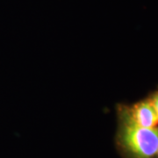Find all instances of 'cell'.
<instances>
[{
	"label": "cell",
	"mask_w": 158,
	"mask_h": 158,
	"mask_svg": "<svg viewBox=\"0 0 158 158\" xmlns=\"http://www.w3.org/2000/svg\"><path fill=\"white\" fill-rule=\"evenodd\" d=\"M119 132L121 147L131 158H153L158 151V129L142 127L132 121L127 114Z\"/></svg>",
	"instance_id": "cell-1"
},
{
	"label": "cell",
	"mask_w": 158,
	"mask_h": 158,
	"mask_svg": "<svg viewBox=\"0 0 158 158\" xmlns=\"http://www.w3.org/2000/svg\"><path fill=\"white\" fill-rule=\"evenodd\" d=\"M126 114L132 121L142 127H154L158 123V114L151 100L137 104Z\"/></svg>",
	"instance_id": "cell-2"
},
{
	"label": "cell",
	"mask_w": 158,
	"mask_h": 158,
	"mask_svg": "<svg viewBox=\"0 0 158 158\" xmlns=\"http://www.w3.org/2000/svg\"><path fill=\"white\" fill-rule=\"evenodd\" d=\"M151 102H152L153 106H154V107H155V109H156V113H157L158 114V93H156V94L154 96Z\"/></svg>",
	"instance_id": "cell-3"
},
{
	"label": "cell",
	"mask_w": 158,
	"mask_h": 158,
	"mask_svg": "<svg viewBox=\"0 0 158 158\" xmlns=\"http://www.w3.org/2000/svg\"><path fill=\"white\" fill-rule=\"evenodd\" d=\"M157 154H158V151H157Z\"/></svg>",
	"instance_id": "cell-4"
}]
</instances>
